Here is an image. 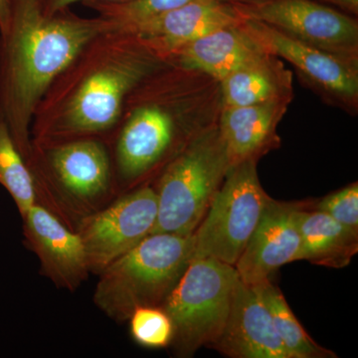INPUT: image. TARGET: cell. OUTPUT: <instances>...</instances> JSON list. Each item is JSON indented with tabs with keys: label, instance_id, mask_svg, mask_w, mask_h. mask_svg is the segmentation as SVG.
I'll list each match as a JSON object with an SVG mask.
<instances>
[{
	"label": "cell",
	"instance_id": "22",
	"mask_svg": "<svg viewBox=\"0 0 358 358\" xmlns=\"http://www.w3.org/2000/svg\"><path fill=\"white\" fill-rule=\"evenodd\" d=\"M192 0H122V1H87L113 28L126 30L162 14L173 11Z\"/></svg>",
	"mask_w": 358,
	"mask_h": 358
},
{
	"label": "cell",
	"instance_id": "28",
	"mask_svg": "<svg viewBox=\"0 0 358 358\" xmlns=\"http://www.w3.org/2000/svg\"><path fill=\"white\" fill-rule=\"evenodd\" d=\"M220 1H223V2H233V1H239V0H220Z\"/></svg>",
	"mask_w": 358,
	"mask_h": 358
},
{
	"label": "cell",
	"instance_id": "24",
	"mask_svg": "<svg viewBox=\"0 0 358 358\" xmlns=\"http://www.w3.org/2000/svg\"><path fill=\"white\" fill-rule=\"evenodd\" d=\"M315 209L331 216L345 227L358 231L357 182L327 195L320 200Z\"/></svg>",
	"mask_w": 358,
	"mask_h": 358
},
{
	"label": "cell",
	"instance_id": "10",
	"mask_svg": "<svg viewBox=\"0 0 358 358\" xmlns=\"http://www.w3.org/2000/svg\"><path fill=\"white\" fill-rule=\"evenodd\" d=\"M157 218V192L143 185L82 219L76 231L86 250L90 273L100 274L140 244L152 234Z\"/></svg>",
	"mask_w": 358,
	"mask_h": 358
},
{
	"label": "cell",
	"instance_id": "6",
	"mask_svg": "<svg viewBox=\"0 0 358 358\" xmlns=\"http://www.w3.org/2000/svg\"><path fill=\"white\" fill-rule=\"evenodd\" d=\"M190 99L138 87L129 96L115 143V171L126 185H136L169 162L202 129L188 121Z\"/></svg>",
	"mask_w": 358,
	"mask_h": 358
},
{
	"label": "cell",
	"instance_id": "18",
	"mask_svg": "<svg viewBox=\"0 0 358 358\" xmlns=\"http://www.w3.org/2000/svg\"><path fill=\"white\" fill-rule=\"evenodd\" d=\"M222 107H245L292 99V73L270 54L247 63L219 82Z\"/></svg>",
	"mask_w": 358,
	"mask_h": 358
},
{
	"label": "cell",
	"instance_id": "26",
	"mask_svg": "<svg viewBox=\"0 0 358 358\" xmlns=\"http://www.w3.org/2000/svg\"><path fill=\"white\" fill-rule=\"evenodd\" d=\"M315 1H324L334 6L339 7L343 10L357 15L358 13V0H315Z\"/></svg>",
	"mask_w": 358,
	"mask_h": 358
},
{
	"label": "cell",
	"instance_id": "27",
	"mask_svg": "<svg viewBox=\"0 0 358 358\" xmlns=\"http://www.w3.org/2000/svg\"><path fill=\"white\" fill-rule=\"evenodd\" d=\"M11 0H0V32L6 29L10 15Z\"/></svg>",
	"mask_w": 358,
	"mask_h": 358
},
{
	"label": "cell",
	"instance_id": "11",
	"mask_svg": "<svg viewBox=\"0 0 358 358\" xmlns=\"http://www.w3.org/2000/svg\"><path fill=\"white\" fill-rule=\"evenodd\" d=\"M240 26L266 53L291 63L329 102L346 110L357 109L358 60L315 48L260 21L242 20Z\"/></svg>",
	"mask_w": 358,
	"mask_h": 358
},
{
	"label": "cell",
	"instance_id": "20",
	"mask_svg": "<svg viewBox=\"0 0 358 358\" xmlns=\"http://www.w3.org/2000/svg\"><path fill=\"white\" fill-rule=\"evenodd\" d=\"M267 306L278 336L291 358L336 357V353L317 345L289 307L284 294L270 280L255 285Z\"/></svg>",
	"mask_w": 358,
	"mask_h": 358
},
{
	"label": "cell",
	"instance_id": "12",
	"mask_svg": "<svg viewBox=\"0 0 358 358\" xmlns=\"http://www.w3.org/2000/svg\"><path fill=\"white\" fill-rule=\"evenodd\" d=\"M22 220L25 243L38 258L41 274L59 289L76 291L90 275L86 250L77 231L37 202Z\"/></svg>",
	"mask_w": 358,
	"mask_h": 358
},
{
	"label": "cell",
	"instance_id": "3",
	"mask_svg": "<svg viewBox=\"0 0 358 358\" xmlns=\"http://www.w3.org/2000/svg\"><path fill=\"white\" fill-rule=\"evenodd\" d=\"M28 166L34 176L36 202L76 231L86 216L103 208L114 193L115 174L105 141L82 138L32 145ZM74 230V229H73Z\"/></svg>",
	"mask_w": 358,
	"mask_h": 358
},
{
	"label": "cell",
	"instance_id": "1",
	"mask_svg": "<svg viewBox=\"0 0 358 358\" xmlns=\"http://www.w3.org/2000/svg\"><path fill=\"white\" fill-rule=\"evenodd\" d=\"M166 65L136 35L113 27L96 35L40 100L33 114L32 145L105 141L119 129L129 96Z\"/></svg>",
	"mask_w": 358,
	"mask_h": 358
},
{
	"label": "cell",
	"instance_id": "19",
	"mask_svg": "<svg viewBox=\"0 0 358 358\" xmlns=\"http://www.w3.org/2000/svg\"><path fill=\"white\" fill-rule=\"evenodd\" d=\"M301 232L300 260L329 268H343L358 251V231L339 224L319 210L301 205L298 213Z\"/></svg>",
	"mask_w": 358,
	"mask_h": 358
},
{
	"label": "cell",
	"instance_id": "9",
	"mask_svg": "<svg viewBox=\"0 0 358 358\" xmlns=\"http://www.w3.org/2000/svg\"><path fill=\"white\" fill-rule=\"evenodd\" d=\"M242 20L265 23L291 38L358 60V23L315 0H239L230 2Z\"/></svg>",
	"mask_w": 358,
	"mask_h": 358
},
{
	"label": "cell",
	"instance_id": "5",
	"mask_svg": "<svg viewBox=\"0 0 358 358\" xmlns=\"http://www.w3.org/2000/svg\"><path fill=\"white\" fill-rule=\"evenodd\" d=\"M230 167L217 124L193 134L160 174L155 188L157 218L152 234L193 235Z\"/></svg>",
	"mask_w": 358,
	"mask_h": 358
},
{
	"label": "cell",
	"instance_id": "7",
	"mask_svg": "<svg viewBox=\"0 0 358 358\" xmlns=\"http://www.w3.org/2000/svg\"><path fill=\"white\" fill-rule=\"evenodd\" d=\"M234 266L210 258L193 257L160 306L173 324L176 355L192 357L202 346H211L222 333L233 294L239 281Z\"/></svg>",
	"mask_w": 358,
	"mask_h": 358
},
{
	"label": "cell",
	"instance_id": "14",
	"mask_svg": "<svg viewBox=\"0 0 358 358\" xmlns=\"http://www.w3.org/2000/svg\"><path fill=\"white\" fill-rule=\"evenodd\" d=\"M212 348L232 358H291L258 288L240 279L227 322Z\"/></svg>",
	"mask_w": 358,
	"mask_h": 358
},
{
	"label": "cell",
	"instance_id": "23",
	"mask_svg": "<svg viewBox=\"0 0 358 358\" xmlns=\"http://www.w3.org/2000/svg\"><path fill=\"white\" fill-rule=\"evenodd\" d=\"M129 322L131 338L143 348H164L173 343V322L162 307L136 308Z\"/></svg>",
	"mask_w": 358,
	"mask_h": 358
},
{
	"label": "cell",
	"instance_id": "2",
	"mask_svg": "<svg viewBox=\"0 0 358 358\" xmlns=\"http://www.w3.org/2000/svg\"><path fill=\"white\" fill-rule=\"evenodd\" d=\"M112 27L101 16L81 17L70 7L49 13L44 0H11L0 32V115L26 162L33 114L45 92L90 40Z\"/></svg>",
	"mask_w": 358,
	"mask_h": 358
},
{
	"label": "cell",
	"instance_id": "25",
	"mask_svg": "<svg viewBox=\"0 0 358 358\" xmlns=\"http://www.w3.org/2000/svg\"><path fill=\"white\" fill-rule=\"evenodd\" d=\"M87 1H122V0H44L45 7L49 13H55L61 9L68 8L77 2Z\"/></svg>",
	"mask_w": 358,
	"mask_h": 358
},
{
	"label": "cell",
	"instance_id": "21",
	"mask_svg": "<svg viewBox=\"0 0 358 358\" xmlns=\"http://www.w3.org/2000/svg\"><path fill=\"white\" fill-rule=\"evenodd\" d=\"M0 185L13 197L21 218L36 202L34 176L0 115Z\"/></svg>",
	"mask_w": 358,
	"mask_h": 358
},
{
	"label": "cell",
	"instance_id": "15",
	"mask_svg": "<svg viewBox=\"0 0 358 358\" xmlns=\"http://www.w3.org/2000/svg\"><path fill=\"white\" fill-rule=\"evenodd\" d=\"M241 22L242 18L230 2L192 0L173 11L122 31L140 37L164 59L167 52L176 47Z\"/></svg>",
	"mask_w": 358,
	"mask_h": 358
},
{
	"label": "cell",
	"instance_id": "17",
	"mask_svg": "<svg viewBox=\"0 0 358 358\" xmlns=\"http://www.w3.org/2000/svg\"><path fill=\"white\" fill-rule=\"evenodd\" d=\"M292 99L245 107H222L217 124L230 166L260 159L279 145L277 127Z\"/></svg>",
	"mask_w": 358,
	"mask_h": 358
},
{
	"label": "cell",
	"instance_id": "13",
	"mask_svg": "<svg viewBox=\"0 0 358 358\" xmlns=\"http://www.w3.org/2000/svg\"><path fill=\"white\" fill-rule=\"evenodd\" d=\"M303 204L270 199L256 229L235 264L240 280L258 285L286 264L300 261L299 210Z\"/></svg>",
	"mask_w": 358,
	"mask_h": 358
},
{
	"label": "cell",
	"instance_id": "8",
	"mask_svg": "<svg viewBox=\"0 0 358 358\" xmlns=\"http://www.w3.org/2000/svg\"><path fill=\"white\" fill-rule=\"evenodd\" d=\"M258 160L230 167L193 233V257L237 263L271 199L259 179Z\"/></svg>",
	"mask_w": 358,
	"mask_h": 358
},
{
	"label": "cell",
	"instance_id": "16",
	"mask_svg": "<svg viewBox=\"0 0 358 358\" xmlns=\"http://www.w3.org/2000/svg\"><path fill=\"white\" fill-rule=\"evenodd\" d=\"M266 52L241 26L221 28L176 47L164 56L167 65L197 72L220 82Z\"/></svg>",
	"mask_w": 358,
	"mask_h": 358
},
{
	"label": "cell",
	"instance_id": "4",
	"mask_svg": "<svg viewBox=\"0 0 358 358\" xmlns=\"http://www.w3.org/2000/svg\"><path fill=\"white\" fill-rule=\"evenodd\" d=\"M193 253V235H148L99 274L93 296L96 307L117 322L129 320L136 308L160 307Z\"/></svg>",
	"mask_w": 358,
	"mask_h": 358
}]
</instances>
